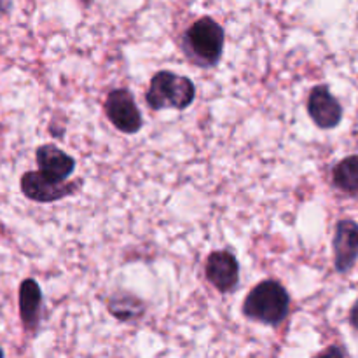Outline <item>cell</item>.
<instances>
[{"label":"cell","instance_id":"6da1fadb","mask_svg":"<svg viewBox=\"0 0 358 358\" xmlns=\"http://www.w3.org/2000/svg\"><path fill=\"white\" fill-rule=\"evenodd\" d=\"M290 310V296L276 280H266L255 285L243 303V315L266 325H278Z\"/></svg>","mask_w":358,"mask_h":358},{"label":"cell","instance_id":"7a4b0ae2","mask_svg":"<svg viewBox=\"0 0 358 358\" xmlns=\"http://www.w3.org/2000/svg\"><path fill=\"white\" fill-rule=\"evenodd\" d=\"M182 48L198 66H215L224 49L222 27L208 16L199 17L185 30Z\"/></svg>","mask_w":358,"mask_h":358},{"label":"cell","instance_id":"3957f363","mask_svg":"<svg viewBox=\"0 0 358 358\" xmlns=\"http://www.w3.org/2000/svg\"><path fill=\"white\" fill-rule=\"evenodd\" d=\"M194 96L196 87L191 79H187L185 76H177L170 70H163L150 79L145 100L154 110H163V108L185 110L187 107H191Z\"/></svg>","mask_w":358,"mask_h":358},{"label":"cell","instance_id":"277c9868","mask_svg":"<svg viewBox=\"0 0 358 358\" xmlns=\"http://www.w3.org/2000/svg\"><path fill=\"white\" fill-rule=\"evenodd\" d=\"M105 114L112 124L126 135H133L142 128V114L128 90H114L108 93L105 100Z\"/></svg>","mask_w":358,"mask_h":358},{"label":"cell","instance_id":"5b68a950","mask_svg":"<svg viewBox=\"0 0 358 358\" xmlns=\"http://www.w3.org/2000/svg\"><path fill=\"white\" fill-rule=\"evenodd\" d=\"M77 184L69 182H56L45 177L41 171H28L21 177V191L28 199L37 203H52L72 194Z\"/></svg>","mask_w":358,"mask_h":358},{"label":"cell","instance_id":"8992f818","mask_svg":"<svg viewBox=\"0 0 358 358\" xmlns=\"http://www.w3.org/2000/svg\"><path fill=\"white\" fill-rule=\"evenodd\" d=\"M206 280L215 287L219 292L227 294L234 290L240 282V264L236 257L227 250L213 252L208 255L205 264Z\"/></svg>","mask_w":358,"mask_h":358},{"label":"cell","instance_id":"52a82bcc","mask_svg":"<svg viewBox=\"0 0 358 358\" xmlns=\"http://www.w3.org/2000/svg\"><path fill=\"white\" fill-rule=\"evenodd\" d=\"M308 114L322 129H331L341 122L343 107L327 86H317L308 98Z\"/></svg>","mask_w":358,"mask_h":358},{"label":"cell","instance_id":"ba28073f","mask_svg":"<svg viewBox=\"0 0 358 358\" xmlns=\"http://www.w3.org/2000/svg\"><path fill=\"white\" fill-rule=\"evenodd\" d=\"M358 259V224L352 219L339 220L334 234V264L339 273H348Z\"/></svg>","mask_w":358,"mask_h":358},{"label":"cell","instance_id":"9c48e42d","mask_svg":"<svg viewBox=\"0 0 358 358\" xmlns=\"http://www.w3.org/2000/svg\"><path fill=\"white\" fill-rule=\"evenodd\" d=\"M35 159H37L38 171L56 182L69 180V177L76 170L73 157H70L69 154L63 152L56 145H51V143L38 147L37 152H35Z\"/></svg>","mask_w":358,"mask_h":358},{"label":"cell","instance_id":"30bf717a","mask_svg":"<svg viewBox=\"0 0 358 358\" xmlns=\"http://www.w3.org/2000/svg\"><path fill=\"white\" fill-rule=\"evenodd\" d=\"M42 290L35 280L28 278L20 287V317L27 331L34 332L41 324Z\"/></svg>","mask_w":358,"mask_h":358},{"label":"cell","instance_id":"8fae6325","mask_svg":"<svg viewBox=\"0 0 358 358\" xmlns=\"http://www.w3.org/2000/svg\"><path fill=\"white\" fill-rule=\"evenodd\" d=\"M332 182L346 194H358V154L345 157L332 170Z\"/></svg>","mask_w":358,"mask_h":358},{"label":"cell","instance_id":"7c38bea8","mask_svg":"<svg viewBox=\"0 0 358 358\" xmlns=\"http://www.w3.org/2000/svg\"><path fill=\"white\" fill-rule=\"evenodd\" d=\"M350 324H352V327L358 332V299L357 303L353 304L352 310H350Z\"/></svg>","mask_w":358,"mask_h":358},{"label":"cell","instance_id":"4fadbf2b","mask_svg":"<svg viewBox=\"0 0 358 358\" xmlns=\"http://www.w3.org/2000/svg\"><path fill=\"white\" fill-rule=\"evenodd\" d=\"M83 2H84V3H86V6H87V3H90V2H91V0H83Z\"/></svg>","mask_w":358,"mask_h":358},{"label":"cell","instance_id":"5bb4252c","mask_svg":"<svg viewBox=\"0 0 358 358\" xmlns=\"http://www.w3.org/2000/svg\"><path fill=\"white\" fill-rule=\"evenodd\" d=\"M0 357H3V350L2 348H0Z\"/></svg>","mask_w":358,"mask_h":358}]
</instances>
